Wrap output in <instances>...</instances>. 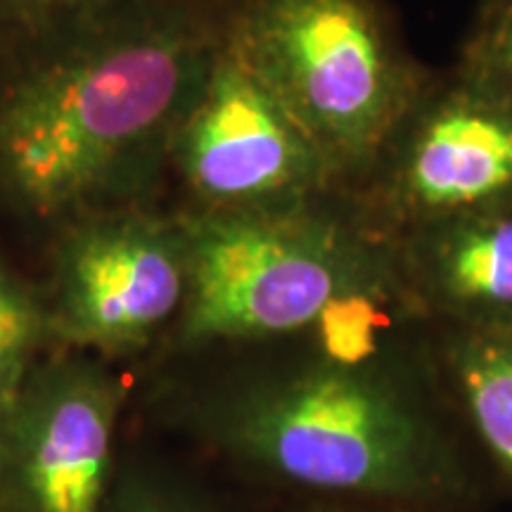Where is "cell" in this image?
<instances>
[{"label":"cell","instance_id":"3","mask_svg":"<svg viewBox=\"0 0 512 512\" xmlns=\"http://www.w3.org/2000/svg\"><path fill=\"white\" fill-rule=\"evenodd\" d=\"M328 197L290 209H200L181 219L185 342H264L318 328L358 299H403L394 240Z\"/></svg>","mask_w":512,"mask_h":512},{"label":"cell","instance_id":"13","mask_svg":"<svg viewBox=\"0 0 512 512\" xmlns=\"http://www.w3.org/2000/svg\"><path fill=\"white\" fill-rule=\"evenodd\" d=\"M311 512H434L392 503H354V501H313Z\"/></svg>","mask_w":512,"mask_h":512},{"label":"cell","instance_id":"4","mask_svg":"<svg viewBox=\"0 0 512 512\" xmlns=\"http://www.w3.org/2000/svg\"><path fill=\"white\" fill-rule=\"evenodd\" d=\"M230 46L339 188L366 181L427 86L382 0H242Z\"/></svg>","mask_w":512,"mask_h":512},{"label":"cell","instance_id":"9","mask_svg":"<svg viewBox=\"0 0 512 512\" xmlns=\"http://www.w3.org/2000/svg\"><path fill=\"white\" fill-rule=\"evenodd\" d=\"M114 392L69 373L34 394L17 422V472L31 512H100L112 456Z\"/></svg>","mask_w":512,"mask_h":512},{"label":"cell","instance_id":"1","mask_svg":"<svg viewBox=\"0 0 512 512\" xmlns=\"http://www.w3.org/2000/svg\"><path fill=\"white\" fill-rule=\"evenodd\" d=\"M403 299H358L309 330L302 361L235 384L209 432L240 463L313 501L484 508L498 479L460 418L432 339Z\"/></svg>","mask_w":512,"mask_h":512},{"label":"cell","instance_id":"15","mask_svg":"<svg viewBox=\"0 0 512 512\" xmlns=\"http://www.w3.org/2000/svg\"><path fill=\"white\" fill-rule=\"evenodd\" d=\"M79 0H0V15H34V12L62 8Z\"/></svg>","mask_w":512,"mask_h":512},{"label":"cell","instance_id":"12","mask_svg":"<svg viewBox=\"0 0 512 512\" xmlns=\"http://www.w3.org/2000/svg\"><path fill=\"white\" fill-rule=\"evenodd\" d=\"M38 313L10 278L0 273V399L17 387L36 342Z\"/></svg>","mask_w":512,"mask_h":512},{"label":"cell","instance_id":"8","mask_svg":"<svg viewBox=\"0 0 512 512\" xmlns=\"http://www.w3.org/2000/svg\"><path fill=\"white\" fill-rule=\"evenodd\" d=\"M408 304L439 330L512 328V200L394 240Z\"/></svg>","mask_w":512,"mask_h":512},{"label":"cell","instance_id":"10","mask_svg":"<svg viewBox=\"0 0 512 512\" xmlns=\"http://www.w3.org/2000/svg\"><path fill=\"white\" fill-rule=\"evenodd\" d=\"M432 342L470 437L512 491V328L439 330Z\"/></svg>","mask_w":512,"mask_h":512},{"label":"cell","instance_id":"7","mask_svg":"<svg viewBox=\"0 0 512 512\" xmlns=\"http://www.w3.org/2000/svg\"><path fill=\"white\" fill-rule=\"evenodd\" d=\"M188 254L181 219L110 214L69 233L57 268V316L72 339L128 347L183 311Z\"/></svg>","mask_w":512,"mask_h":512},{"label":"cell","instance_id":"5","mask_svg":"<svg viewBox=\"0 0 512 512\" xmlns=\"http://www.w3.org/2000/svg\"><path fill=\"white\" fill-rule=\"evenodd\" d=\"M512 200V107L456 74L406 114L358 185L368 221L396 240L408 230Z\"/></svg>","mask_w":512,"mask_h":512},{"label":"cell","instance_id":"6","mask_svg":"<svg viewBox=\"0 0 512 512\" xmlns=\"http://www.w3.org/2000/svg\"><path fill=\"white\" fill-rule=\"evenodd\" d=\"M200 209H290L339 188L309 136L226 46L171 143Z\"/></svg>","mask_w":512,"mask_h":512},{"label":"cell","instance_id":"14","mask_svg":"<svg viewBox=\"0 0 512 512\" xmlns=\"http://www.w3.org/2000/svg\"><path fill=\"white\" fill-rule=\"evenodd\" d=\"M121 512H202V510L192 508L190 503L181 501V498L152 494V496L131 498V501L121 508Z\"/></svg>","mask_w":512,"mask_h":512},{"label":"cell","instance_id":"2","mask_svg":"<svg viewBox=\"0 0 512 512\" xmlns=\"http://www.w3.org/2000/svg\"><path fill=\"white\" fill-rule=\"evenodd\" d=\"M242 0H79L0 15L41 53L0 107V181L36 214L112 192L171 150Z\"/></svg>","mask_w":512,"mask_h":512},{"label":"cell","instance_id":"11","mask_svg":"<svg viewBox=\"0 0 512 512\" xmlns=\"http://www.w3.org/2000/svg\"><path fill=\"white\" fill-rule=\"evenodd\" d=\"M458 72L512 107V10L479 12Z\"/></svg>","mask_w":512,"mask_h":512},{"label":"cell","instance_id":"16","mask_svg":"<svg viewBox=\"0 0 512 512\" xmlns=\"http://www.w3.org/2000/svg\"><path fill=\"white\" fill-rule=\"evenodd\" d=\"M512 10V0H479V12Z\"/></svg>","mask_w":512,"mask_h":512}]
</instances>
